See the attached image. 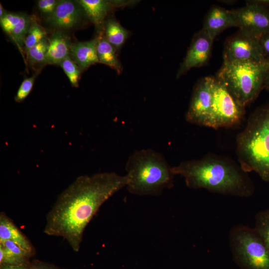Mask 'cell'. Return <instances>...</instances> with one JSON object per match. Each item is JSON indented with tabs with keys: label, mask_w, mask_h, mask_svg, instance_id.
Returning a JSON list of instances; mask_svg holds the SVG:
<instances>
[{
	"label": "cell",
	"mask_w": 269,
	"mask_h": 269,
	"mask_svg": "<svg viewBox=\"0 0 269 269\" xmlns=\"http://www.w3.org/2000/svg\"><path fill=\"white\" fill-rule=\"evenodd\" d=\"M128 182L126 175L114 172L78 177L58 196L47 214L44 233L63 238L78 252L88 224L101 206Z\"/></svg>",
	"instance_id": "obj_1"
},
{
	"label": "cell",
	"mask_w": 269,
	"mask_h": 269,
	"mask_svg": "<svg viewBox=\"0 0 269 269\" xmlns=\"http://www.w3.org/2000/svg\"><path fill=\"white\" fill-rule=\"evenodd\" d=\"M172 171L183 177L192 189L240 197H251L255 191L253 181L239 164L215 154L182 161L172 167Z\"/></svg>",
	"instance_id": "obj_2"
},
{
	"label": "cell",
	"mask_w": 269,
	"mask_h": 269,
	"mask_svg": "<svg viewBox=\"0 0 269 269\" xmlns=\"http://www.w3.org/2000/svg\"><path fill=\"white\" fill-rule=\"evenodd\" d=\"M239 164L246 172L255 171L269 182V103L250 116L236 138Z\"/></svg>",
	"instance_id": "obj_3"
},
{
	"label": "cell",
	"mask_w": 269,
	"mask_h": 269,
	"mask_svg": "<svg viewBox=\"0 0 269 269\" xmlns=\"http://www.w3.org/2000/svg\"><path fill=\"white\" fill-rule=\"evenodd\" d=\"M128 191L139 196H158L173 186L174 174L164 157L152 149L134 151L126 164Z\"/></svg>",
	"instance_id": "obj_4"
},
{
	"label": "cell",
	"mask_w": 269,
	"mask_h": 269,
	"mask_svg": "<svg viewBox=\"0 0 269 269\" xmlns=\"http://www.w3.org/2000/svg\"><path fill=\"white\" fill-rule=\"evenodd\" d=\"M269 60L261 62H223L216 77L241 106L255 100L264 89Z\"/></svg>",
	"instance_id": "obj_5"
},
{
	"label": "cell",
	"mask_w": 269,
	"mask_h": 269,
	"mask_svg": "<svg viewBox=\"0 0 269 269\" xmlns=\"http://www.w3.org/2000/svg\"><path fill=\"white\" fill-rule=\"evenodd\" d=\"M229 244L233 260L241 269H269V250L254 228L234 227Z\"/></svg>",
	"instance_id": "obj_6"
},
{
	"label": "cell",
	"mask_w": 269,
	"mask_h": 269,
	"mask_svg": "<svg viewBox=\"0 0 269 269\" xmlns=\"http://www.w3.org/2000/svg\"><path fill=\"white\" fill-rule=\"evenodd\" d=\"M213 101L206 127L218 129L238 125L245 114V108L238 104L222 82L214 77Z\"/></svg>",
	"instance_id": "obj_7"
},
{
	"label": "cell",
	"mask_w": 269,
	"mask_h": 269,
	"mask_svg": "<svg viewBox=\"0 0 269 269\" xmlns=\"http://www.w3.org/2000/svg\"><path fill=\"white\" fill-rule=\"evenodd\" d=\"M266 60L262 54L258 36L239 30L225 41L223 62H261Z\"/></svg>",
	"instance_id": "obj_8"
},
{
	"label": "cell",
	"mask_w": 269,
	"mask_h": 269,
	"mask_svg": "<svg viewBox=\"0 0 269 269\" xmlns=\"http://www.w3.org/2000/svg\"><path fill=\"white\" fill-rule=\"evenodd\" d=\"M214 79L213 76L205 77L195 85L185 115L188 122L206 127L212 105Z\"/></svg>",
	"instance_id": "obj_9"
},
{
	"label": "cell",
	"mask_w": 269,
	"mask_h": 269,
	"mask_svg": "<svg viewBox=\"0 0 269 269\" xmlns=\"http://www.w3.org/2000/svg\"><path fill=\"white\" fill-rule=\"evenodd\" d=\"M239 29L259 36L269 31V8L246 3L243 7L231 9Z\"/></svg>",
	"instance_id": "obj_10"
},
{
	"label": "cell",
	"mask_w": 269,
	"mask_h": 269,
	"mask_svg": "<svg viewBox=\"0 0 269 269\" xmlns=\"http://www.w3.org/2000/svg\"><path fill=\"white\" fill-rule=\"evenodd\" d=\"M214 40L202 29L194 34L178 70L176 78H179L193 68L207 64L211 57Z\"/></svg>",
	"instance_id": "obj_11"
},
{
	"label": "cell",
	"mask_w": 269,
	"mask_h": 269,
	"mask_svg": "<svg viewBox=\"0 0 269 269\" xmlns=\"http://www.w3.org/2000/svg\"><path fill=\"white\" fill-rule=\"evenodd\" d=\"M84 18H87L77 0H59L53 14L46 19V22L56 30L63 31L77 28Z\"/></svg>",
	"instance_id": "obj_12"
},
{
	"label": "cell",
	"mask_w": 269,
	"mask_h": 269,
	"mask_svg": "<svg viewBox=\"0 0 269 269\" xmlns=\"http://www.w3.org/2000/svg\"><path fill=\"white\" fill-rule=\"evenodd\" d=\"M87 18L96 26L98 32L103 30L106 17L117 8L130 5L137 2L135 0H78Z\"/></svg>",
	"instance_id": "obj_13"
},
{
	"label": "cell",
	"mask_w": 269,
	"mask_h": 269,
	"mask_svg": "<svg viewBox=\"0 0 269 269\" xmlns=\"http://www.w3.org/2000/svg\"><path fill=\"white\" fill-rule=\"evenodd\" d=\"M30 23L31 16L23 13L6 11L0 18L2 29L21 51H22Z\"/></svg>",
	"instance_id": "obj_14"
},
{
	"label": "cell",
	"mask_w": 269,
	"mask_h": 269,
	"mask_svg": "<svg viewBox=\"0 0 269 269\" xmlns=\"http://www.w3.org/2000/svg\"><path fill=\"white\" fill-rule=\"evenodd\" d=\"M232 27H237V23L231 10L215 5L208 11L202 29L215 39L224 30Z\"/></svg>",
	"instance_id": "obj_15"
},
{
	"label": "cell",
	"mask_w": 269,
	"mask_h": 269,
	"mask_svg": "<svg viewBox=\"0 0 269 269\" xmlns=\"http://www.w3.org/2000/svg\"><path fill=\"white\" fill-rule=\"evenodd\" d=\"M98 38L88 41L72 43L69 56L80 67L85 70L91 65L99 63L97 56Z\"/></svg>",
	"instance_id": "obj_16"
},
{
	"label": "cell",
	"mask_w": 269,
	"mask_h": 269,
	"mask_svg": "<svg viewBox=\"0 0 269 269\" xmlns=\"http://www.w3.org/2000/svg\"><path fill=\"white\" fill-rule=\"evenodd\" d=\"M7 240L15 243L30 256L34 254V247L29 239L5 213L1 212L0 213V243Z\"/></svg>",
	"instance_id": "obj_17"
},
{
	"label": "cell",
	"mask_w": 269,
	"mask_h": 269,
	"mask_svg": "<svg viewBox=\"0 0 269 269\" xmlns=\"http://www.w3.org/2000/svg\"><path fill=\"white\" fill-rule=\"evenodd\" d=\"M49 46L46 55V64H58L69 56L71 44L69 37L63 31H55L48 38Z\"/></svg>",
	"instance_id": "obj_18"
},
{
	"label": "cell",
	"mask_w": 269,
	"mask_h": 269,
	"mask_svg": "<svg viewBox=\"0 0 269 269\" xmlns=\"http://www.w3.org/2000/svg\"><path fill=\"white\" fill-rule=\"evenodd\" d=\"M97 56L99 63L106 64L118 74L123 71V66L118 58V51L106 38L103 30L98 32Z\"/></svg>",
	"instance_id": "obj_19"
},
{
	"label": "cell",
	"mask_w": 269,
	"mask_h": 269,
	"mask_svg": "<svg viewBox=\"0 0 269 269\" xmlns=\"http://www.w3.org/2000/svg\"><path fill=\"white\" fill-rule=\"evenodd\" d=\"M103 31L107 40L118 52L121 50L130 34V32L114 17H109L106 20Z\"/></svg>",
	"instance_id": "obj_20"
},
{
	"label": "cell",
	"mask_w": 269,
	"mask_h": 269,
	"mask_svg": "<svg viewBox=\"0 0 269 269\" xmlns=\"http://www.w3.org/2000/svg\"><path fill=\"white\" fill-rule=\"evenodd\" d=\"M0 248L3 254L0 266L24 264L28 262V259L31 256L17 244L9 240L0 243Z\"/></svg>",
	"instance_id": "obj_21"
},
{
	"label": "cell",
	"mask_w": 269,
	"mask_h": 269,
	"mask_svg": "<svg viewBox=\"0 0 269 269\" xmlns=\"http://www.w3.org/2000/svg\"><path fill=\"white\" fill-rule=\"evenodd\" d=\"M46 30L39 24L35 15L31 16L30 25L25 38L24 50L27 55L29 50L47 37Z\"/></svg>",
	"instance_id": "obj_22"
},
{
	"label": "cell",
	"mask_w": 269,
	"mask_h": 269,
	"mask_svg": "<svg viewBox=\"0 0 269 269\" xmlns=\"http://www.w3.org/2000/svg\"><path fill=\"white\" fill-rule=\"evenodd\" d=\"M48 46V38L46 37L29 50L26 55L27 59L31 66L46 64V55Z\"/></svg>",
	"instance_id": "obj_23"
},
{
	"label": "cell",
	"mask_w": 269,
	"mask_h": 269,
	"mask_svg": "<svg viewBox=\"0 0 269 269\" xmlns=\"http://www.w3.org/2000/svg\"><path fill=\"white\" fill-rule=\"evenodd\" d=\"M254 228L269 250V209L260 211L256 214Z\"/></svg>",
	"instance_id": "obj_24"
},
{
	"label": "cell",
	"mask_w": 269,
	"mask_h": 269,
	"mask_svg": "<svg viewBox=\"0 0 269 269\" xmlns=\"http://www.w3.org/2000/svg\"><path fill=\"white\" fill-rule=\"evenodd\" d=\"M68 77L72 86L78 87L82 69L69 56L66 57L59 64Z\"/></svg>",
	"instance_id": "obj_25"
},
{
	"label": "cell",
	"mask_w": 269,
	"mask_h": 269,
	"mask_svg": "<svg viewBox=\"0 0 269 269\" xmlns=\"http://www.w3.org/2000/svg\"><path fill=\"white\" fill-rule=\"evenodd\" d=\"M36 75L25 78L20 85L14 97V100L17 103L22 102L28 96L33 88Z\"/></svg>",
	"instance_id": "obj_26"
},
{
	"label": "cell",
	"mask_w": 269,
	"mask_h": 269,
	"mask_svg": "<svg viewBox=\"0 0 269 269\" xmlns=\"http://www.w3.org/2000/svg\"><path fill=\"white\" fill-rule=\"evenodd\" d=\"M59 0H39L37 1V7L46 19L49 18L55 11Z\"/></svg>",
	"instance_id": "obj_27"
},
{
	"label": "cell",
	"mask_w": 269,
	"mask_h": 269,
	"mask_svg": "<svg viewBox=\"0 0 269 269\" xmlns=\"http://www.w3.org/2000/svg\"><path fill=\"white\" fill-rule=\"evenodd\" d=\"M258 41L264 58L269 60V31L259 36Z\"/></svg>",
	"instance_id": "obj_28"
},
{
	"label": "cell",
	"mask_w": 269,
	"mask_h": 269,
	"mask_svg": "<svg viewBox=\"0 0 269 269\" xmlns=\"http://www.w3.org/2000/svg\"><path fill=\"white\" fill-rule=\"evenodd\" d=\"M29 269H58L55 267L38 261L30 263Z\"/></svg>",
	"instance_id": "obj_29"
},
{
	"label": "cell",
	"mask_w": 269,
	"mask_h": 269,
	"mask_svg": "<svg viewBox=\"0 0 269 269\" xmlns=\"http://www.w3.org/2000/svg\"><path fill=\"white\" fill-rule=\"evenodd\" d=\"M30 265V263L29 262L19 265H2L0 269H29Z\"/></svg>",
	"instance_id": "obj_30"
},
{
	"label": "cell",
	"mask_w": 269,
	"mask_h": 269,
	"mask_svg": "<svg viewBox=\"0 0 269 269\" xmlns=\"http://www.w3.org/2000/svg\"><path fill=\"white\" fill-rule=\"evenodd\" d=\"M246 3L256 4L269 8V0H247Z\"/></svg>",
	"instance_id": "obj_31"
},
{
	"label": "cell",
	"mask_w": 269,
	"mask_h": 269,
	"mask_svg": "<svg viewBox=\"0 0 269 269\" xmlns=\"http://www.w3.org/2000/svg\"><path fill=\"white\" fill-rule=\"evenodd\" d=\"M266 89L269 92V70L266 75L264 83V89Z\"/></svg>",
	"instance_id": "obj_32"
},
{
	"label": "cell",
	"mask_w": 269,
	"mask_h": 269,
	"mask_svg": "<svg viewBox=\"0 0 269 269\" xmlns=\"http://www.w3.org/2000/svg\"><path fill=\"white\" fill-rule=\"evenodd\" d=\"M6 11L3 8L2 5L1 4H0V18L2 17L5 14Z\"/></svg>",
	"instance_id": "obj_33"
}]
</instances>
